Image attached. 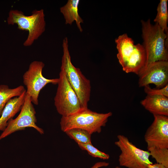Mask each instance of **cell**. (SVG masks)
I'll return each mask as SVG.
<instances>
[{
  "mask_svg": "<svg viewBox=\"0 0 168 168\" xmlns=\"http://www.w3.org/2000/svg\"><path fill=\"white\" fill-rule=\"evenodd\" d=\"M114 144L121 151L119 156L120 166L127 168H148L152 164L148 151L141 149L130 142L125 136L119 134Z\"/></svg>",
  "mask_w": 168,
  "mask_h": 168,
  "instance_id": "7",
  "label": "cell"
},
{
  "mask_svg": "<svg viewBox=\"0 0 168 168\" xmlns=\"http://www.w3.org/2000/svg\"><path fill=\"white\" fill-rule=\"evenodd\" d=\"M138 76L140 87L151 84L158 88L165 87L168 82V61H158L150 64Z\"/></svg>",
  "mask_w": 168,
  "mask_h": 168,
  "instance_id": "11",
  "label": "cell"
},
{
  "mask_svg": "<svg viewBox=\"0 0 168 168\" xmlns=\"http://www.w3.org/2000/svg\"><path fill=\"white\" fill-rule=\"evenodd\" d=\"M112 115L111 112L100 113L83 109L72 115L62 116L60 121L61 130L63 132L72 128L85 130L91 134L100 133L102 127L105 126L108 118Z\"/></svg>",
  "mask_w": 168,
  "mask_h": 168,
  "instance_id": "4",
  "label": "cell"
},
{
  "mask_svg": "<svg viewBox=\"0 0 168 168\" xmlns=\"http://www.w3.org/2000/svg\"><path fill=\"white\" fill-rule=\"evenodd\" d=\"M44 64L42 61L32 62L29 68L23 76V82L26 86V93L30 97L32 103L35 105L39 103L38 97L40 91L47 84H58L59 79H48L42 75Z\"/></svg>",
  "mask_w": 168,
  "mask_h": 168,
  "instance_id": "8",
  "label": "cell"
},
{
  "mask_svg": "<svg viewBox=\"0 0 168 168\" xmlns=\"http://www.w3.org/2000/svg\"><path fill=\"white\" fill-rule=\"evenodd\" d=\"M141 105L153 115L168 116V97L147 95L141 101Z\"/></svg>",
  "mask_w": 168,
  "mask_h": 168,
  "instance_id": "12",
  "label": "cell"
},
{
  "mask_svg": "<svg viewBox=\"0 0 168 168\" xmlns=\"http://www.w3.org/2000/svg\"><path fill=\"white\" fill-rule=\"evenodd\" d=\"M63 55L60 69L65 74L70 85L77 95L83 108H87L91 91L90 81L83 75L79 68H76L71 61L67 37L63 39Z\"/></svg>",
  "mask_w": 168,
  "mask_h": 168,
  "instance_id": "3",
  "label": "cell"
},
{
  "mask_svg": "<svg viewBox=\"0 0 168 168\" xmlns=\"http://www.w3.org/2000/svg\"><path fill=\"white\" fill-rule=\"evenodd\" d=\"M109 164L105 162H98L96 163L91 168H99L101 167H106L108 166Z\"/></svg>",
  "mask_w": 168,
  "mask_h": 168,
  "instance_id": "21",
  "label": "cell"
},
{
  "mask_svg": "<svg viewBox=\"0 0 168 168\" xmlns=\"http://www.w3.org/2000/svg\"><path fill=\"white\" fill-rule=\"evenodd\" d=\"M141 23L142 45L146 54V63L143 70L153 62L168 61V34L157 24H151L150 19L146 21L141 20Z\"/></svg>",
  "mask_w": 168,
  "mask_h": 168,
  "instance_id": "1",
  "label": "cell"
},
{
  "mask_svg": "<svg viewBox=\"0 0 168 168\" xmlns=\"http://www.w3.org/2000/svg\"><path fill=\"white\" fill-rule=\"evenodd\" d=\"M150 156L154 158L157 163L161 164L168 168V149L152 148L147 150Z\"/></svg>",
  "mask_w": 168,
  "mask_h": 168,
  "instance_id": "18",
  "label": "cell"
},
{
  "mask_svg": "<svg viewBox=\"0 0 168 168\" xmlns=\"http://www.w3.org/2000/svg\"><path fill=\"white\" fill-rule=\"evenodd\" d=\"M118 53L117 57L123 70L127 73L139 75L144 69L146 54L142 44H135L127 34L119 35L115 39Z\"/></svg>",
  "mask_w": 168,
  "mask_h": 168,
  "instance_id": "2",
  "label": "cell"
},
{
  "mask_svg": "<svg viewBox=\"0 0 168 168\" xmlns=\"http://www.w3.org/2000/svg\"><path fill=\"white\" fill-rule=\"evenodd\" d=\"M148 168H168L163 165L158 163H153L148 166Z\"/></svg>",
  "mask_w": 168,
  "mask_h": 168,
  "instance_id": "22",
  "label": "cell"
},
{
  "mask_svg": "<svg viewBox=\"0 0 168 168\" xmlns=\"http://www.w3.org/2000/svg\"><path fill=\"white\" fill-rule=\"evenodd\" d=\"M59 81L54 104L58 112L62 116L67 117L84 109L82 107L76 92L68 82L62 70L59 73Z\"/></svg>",
  "mask_w": 168,
  "mask_h": 168,
  "instance_id": "6",
  "label": "cell"
},
{
  "mask_svg": "<svg viewBox=\"0 0 168 168\" xmlns=\"http://www.w3.org/2000/svg\"><path fill=\"white\" fill-rule=\"evenodd\" d=\"M167 0H161L157 8V15L154 21L166 33H168Z\"/></svg>",
  "mask_w": 168,
  "mask_h": 168,
  "instance_id": "16",
  "label": "cell"
},
{
  "mask_svg": "<svg viewBox=\"0 0 168 168\" xmlns=\"http://www.w3.org/2000/svg\"><path fill=\"white\" fill-rule=\"evenodd\" d=\"M81 149L87 151L92 156L103 160H108L110 158L109 154L102 152L94 147L91 142L86 144L77 143Z\"/></svg>",
  "mask_w": 168,
  "mask_h": 168,
  "instance_id": "19",
  "label": "cell"
},
{
  "mask_svg": "<svg viewBox=\"0 0 168 168\" xmlns=\"http://www.w3.org/2000/svg\"><path fill=\"white\" fill-rule=\"evenodd\" d=\"M26 91L24 87L20 85L14 88H9L7 85L0 86V117L7 102L14 97H18Z\"/></svg>",
  "mask_w": 168,
  "mask_h": 168,
  "instance_id": "15",
  "label": "cell"
},
{
  "mask_svg": "<svg viewBox=\"0 0 168 168\" xmlns=\"http://www.w3.org/2000/svg\"><path fill=\"white\" fill-rule=\"evenodd\" d=\"M79 2V0H68L66 4L61 7L60 11L63 16L66 24L71 25L75 21L77 28L82 32L83 30L81 24L83 23V20L78 13Z\"/></svg>",
  "mask_w": 168,
  "mask_h": 168,
  "instance_id": "14",
  "label": "cell"
},
{
  "mask_svg": "<svg viewBox=\"0 0 168 168\" xmlns=\"http://www.w3.org/2000/svg\"><path fill=\"white\" fill-rule=\"evenodd\" d=\"M115 168H122L121 167L117 166H116Z\"/></svg>",
  "mask_w": 168,
  "mask_h": 168,
  "instance_id": "23",
  "label": "cell"
},
{
  "mask_svg": "<svg viewBox=\"0 0 168 168\" xmlns=\"http://www.w3.org/2000/svg\"><path fill=\"white\" fill-rule=\"evenodd\" d=\"M26 95V91L19 96L11 99L7 103L0 117V130L3 131L8 121L21 110Z\"/></svg>",
  "mask_w": 168,
  "mask_h": 168,
  "instance_id": "13",
  "label": "cell"
},
{
  "mask_svg": "<svg viewBox=\"0 0 168 168\" xmlns=\"http://www.w3.org/2000/svg\"><path fill=\"white\" fill-rule=\"evenodd\" d=\"M8 24H16L18 29L28 32L26 40L23 43L25 46L32 45L44 32L46 22L44 11L35 10L30 16H26L21 11L11 10L7 19Z\"/></svg>",
  "mask_w": 168,
  "mask_h": 168,
  "instance_id": "5",
  "label": "cell"
},
{
  "mask_svg": "<svg viewBox=\"0 0 168 168\" xmlns=\"http://www.w3.org/2000/svg\"><path fill=\"white\" fill-rule=\"evenodd\" d=\"M154 120L144 135L147 150L168 149V116L154 115Z\"/></svg>",
  "mask_w": 168,
  "mask_h": 168,
  "instance_id": "10",
  "label": "cell"
},
{
  "mask_svg": "<svg viewBox=\"0 0 168 168\" xmlns=\"http://www.w3.org/2000/svg\"><path fill=\"white\" fill-rule=\"evenodd\" d=\"M144 87V92L147 95H161L168 97V84L161 89H152L149 85Z\"/></svg>",
  "mask_w": 168,
  "mask_h": 168,
  "instance_id": "20",
  "label": "cell"
},
{
  "mask_svg": "<svg viewBox=\"0 0 168 168\" xmlns=\"http://www.w3.org/2000/svg\"><path fill=\"white\" fill-rule=\"evenodd\" d=\"M35 114L31 99L26 93L25 101L19 114L15 119H12L8 121L6 127L0 136V140L15 132L28 127L34 128L40 134H44V130L36 124Z\"/></svg>",
  "mask_w": 168,
  "mask_h": 168,
  "instance_id": "9",
  "label": "cell"
},
{
  "mask_svg": "<svg viewBox=\"0 0 168 168\" xmlns=\"http://www.w3.org/2000/svg\"><path fill=\"white\" fill-rule=\"evenodd\" d=\"M77 143L86 144L91 142V134L88 131L80 128H72L64 132Z\"/></svg>",
  "mask_w": 168,
  "mask_h": 168,
  "instance_id": "17",
  "label": "cell"
}]
</instances>
